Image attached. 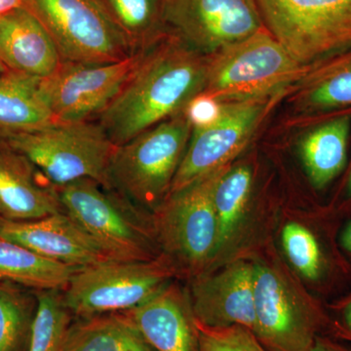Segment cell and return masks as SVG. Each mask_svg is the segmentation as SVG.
Here are the masks:
<instances>
[{
	"instance_id": "d6986e66",
	"label": "cell",
	"mask_w": 351,
	"mask_h": 351,
	"mask_svg": "<svg viewBox=\"0 0 351 351\" xmlns=\"http://www.w3.org/2000/svg\"><path fill=\"white\" fill-rule=\"evenodd\" d=\"M60 351H156L125 313L75 318Z\"/></svg>"
},
{
	"instance_id": "8992f818",
	"label": "cell",
	"mask_w": 351,
	"mask_h": 351,
	"mask_svg": "<svg viewBox=\"0 0 351 351\" xmlns=\"http://www.w3.org/2000/svg\"><path fill=\"white\" fill-rule=\"evenodd\" d=\"M55 186L92 179L108 188V169L117 145L96 120L55 122L34 130L0 135Z\"/></svg>"
},
{
	"instance_id": "83f0119b",
	"label": "cell",
	"mask_w": 351,
	"mask_h": 351,
	"mask_svg": "<svg viewBox=\"0 0 351 351\" xmlns=\"http://www.w3.org/2000/svg\"><path fill=\"white\" fill-rule=\"evenodd\" d=\"M38 308L27 351H60L69 325L75 319L63 298V291H34Z\"/></svg>"
},
{
	"instance_id": "e0dca14e",
	"label": "cell",
	"mask_w": 351,
	"mask_h": 351,
	"mask_svg": "<svg viewBox=\"0 0 351 351\" xmlns=\"http://www.w3.org/2000/svg\"><path fill=\"white\" fill-rule=\"evenodd\" d=\"M63 211L56 189L29 159L0 142L2 219L29 221Z\"/></svg>"
},
{
	"instance_id": "603a6c76",
	"label": "cell",
	"mask_w": 351,
	"mask_h": 351,
	"mask_svg": "<svg viewBox=\"0 0 351 351\" xmlns=\"http://www.w3.org/2000/svg\"><path fill=\"white\" fill-rule=\"evenodd\" d=\"M75 267L41 257L22 245L0 237V281L32 291H64Z\"/></svg>"
},
{
	"instance_id": "4fadbf2b",
	"label": "cell",
	"mask_w": 351,
	"mask_h": 351,
	"mask_svg": "<svg viewBox=\"0 0 351 351\" xmlns=\"http://www.w3.org/2000/svg\"><path fill=\"white\" fill-rule=\"evenodd\" d=\"M267 101L258 99L221 103L218 115L211 122L193 127L170 193L230 165L250 140L262 119Z\"/></svg>"
},
{
	"instance_id": "5bb4252c",
	"label": "cell",
	"mask_w": 351,
	"mask_h": 351,
	"mask_svg": "<svg viewBox=\"0 0 351 351\" xmlns=\"http://www.w3.org/2000/svg\"><path fill=\"white\" fill-rule=\"evenodd\" d=\"M196 320L203 326L239 325L254 332L255 267L239 261L219 272H203L191 278L189 289Z\"/></svg>"
},
{
	"instance_id": "6da1fadb",
	"label": "cell",
	"mask_w": 351,
	"mask_h": 351,
	"mask_svg": "<svg viewBox=\"0 0 351 351\" xmlns=\"http://www.w3.org/2000/svg\"><path fill=\"white\" fill-rule=\"evenodd\" d=\"M209 56L170 31L142 51L127 82L96 120L115 145L184 112L202 93Z\"/></svg>"
},
{
	"instance_id": "d4e9b609",
	"label": "cell",
	"mask_w": 351,
	"mask_h": 351,
	"mask_svg": "<svg viewBox=\"0 0 351 351\" xmlns=\"http://www.w3.org/2000/svg\"><path fill=\"white\" fill-rule=\"evenodd\" d=\"M252 181L250 168L237 166L226 171L215 188L213 201L219 228L218 256L228 250L237 237L250 198Z\"/></svg>"
},
{
	"instance_id": "2e32d148",
	"label": "cell",
	"mask_w": 351,
	"mask_h": 351,
	"mask_svg": "<svg viewBox=\"0 0 351 351\" xmlns=\"http://www.w3.org/2000/svg\"><path fill=\"white\" fill-rule=\"evenodd\" d=\"M125 313L154 350L199 351V331L189 289L174 280Z\"/></svg>"
},
{
	"instance_id": "3957f363",
	"label": "cell",
	"mask_w": 351,
	"mask_h": 351,
	"mask_svg": "<svg viewBox=\"0 0 351 351\" xmlns=\"http://www.w3.org/2000/svg\"><path fill=\"white\" fill-rule=\"evenodd\" d=\"M62 209L112 261L138 262L160 257L152 215L92 179L55 186Z\"/></svg>"
},
{
	"instance_id": "5b68a950",
	"label": "cell",
	"mask_w": 351,
	"mask_h": 351,
	"mask_svg": "<svg viewBox=\"0 0 351 351\" xmlns=\"http://www.w3.org/2000/svg\"><path fill=\"white\" fill-rule=\"evenodd\" d=\"M308 68L263 29L209 56L200 95L218 103L269 99L299 82Z\"/></svg>"
},
{
	"instance_id": "4316f807",
	"label": "cell",
	"mask_w": 351,
	"mask_h": 351,
	"mask_svg": "<svg viewBox=\"0 0 351 351\" xmlns=\"http://www.w3.org/2000/svg\"><path fill=\"white\" fill-rule=\"evenodd\" d=\"M282 244L289 261L304 279L317 284L330 282L335 269L332 256L309 228L287 223L282 230Z\"/></svg>"
},
{
	"instance_id": "cb8c5ba5",
	"label": "cell",
	"mask_w": 351,
	"mask_h": 351,
	"mask_svg": "<svg viewBox=\"0 0 351 351\" xmlns=\"http://www.w3.org/2000/svg\"><path fill=\"white\" fill-rule=\"evenodd\" d=\"M133 54L142 52L167 32L161 0H101Z\"/></svg>"
},
{
	"instance_id": "e575fe53",
	"label": "cell",
	"mask_w": 351,
	"mask_h": 351,
	"mask_svg": "<svg viewBox=\"0 0 351 351\" xmlns=\"http://www.w3.org/2000/svg\"><path fill=\"white\" fill-rule=\"evenodd\" d=\"M8 71V69L6 68L5 64L2 63L1 60H0V75H3V73H6Z\"/></svg>"
},
{
	"instance_id": "ffe728a7",
	"label": "cell",
	"mask_w": 351,
	"mask_h": 351,
	"mask_svg": "<svg viewBox=\"0 0 351 351\" xmlns=\"http://www.w3.org/2000/svg\"><path fill=\"white\" fill-rule=\"evenodd\" d=\"M295 84L298 103L304 110L351 107V48L311 64Z\"/></svg>"
},
{
	"instance_id": "9a60e30c",
	"label": "cell",
	"mask_w": 351,
	"mask_h": 351,
	"mask_svg": "<svg viewBox=\"0 0 351 351\" xmlns=\"http://www.w3.org/2000/svg\"><path fill=\"white\" fill-rule=\"evenodd\" d=\"M0 237L77 269L112 261L64 211L29 221L1 219Z\"/></svg>"
},
{
	"instance_id": "836d02e7",
	"label": "cell",
	"mask_w": 351,
	"mask_h": 351,
	"mask_svg": "<svg viewBox=\"0 0 351 351\" xmlns=\"http://www.w3.org/2000/svg\"><path fill=\"white\" fill-rule=\"evenodd\" d=\"M343 199L346 200V205L348 206H351V170L350 172L348 173V179H346L345 188H343Z\"/></svg>"
},
{
	"instance_id": "484cf974",
	"label": "cell",
	"mask_w": 351,
	"mask_h": 351,
	"mask_svg": "<svg viewBox=\"0 0 351 351\" xmlns=\"http://www.w3.org/2000/svg\"><path fill=\"white\" fill-rule=\"evenodd\" d=\"M38 308L36 292L0 281V351H27Z\"/></svg>"
},
{
	"instance_id": "ba28073f",
	"label": "cell",
	"mask_w": 351,
	"mask_h": 351,
	"mask_svg": "<svg viewBox=\"0 0 351 351\" xmlns=\"http://www.w3.org/2000/svg\"><path fill=\"white\" fill-rule=\"evenodd\" d=\"M263 27L302 66L351 48V0H256Z\"/></svg>"
},
{
	"instance_id": "7c38bea8",
	"label": "cell",
	"mask_w": 351,
	"mask_h": 351,
	"mask_svg": "<svg viewBox=\"0 0 351 351\" xmlns=\"http://www.w3.org/2000/svg\"><path fill=\"white\" fill-rule=\"evenodd\" d=\"M141 53L107 64L62 62L40 80L44 100L57 122L94 120L119 94L135 69Z\"/></svg>"
},
{
	"instance_id": "f1b7e54d",
	"label": "cell",
	"mask_w": 351,
	"mask_h": 351,
	"mask_svg": "<svg viewBox=\"0 0 351 351\" xmlns=\"http://www.w3.org/2000/svg\"><path fill=\"white\" fill-rule=\"evenodd\" d=\"M199 351H267L251 330L239 325L209 328L197 322Z\"/></svg>"
},
{
	"instance_id": "4dcf8cb0",
	"label": "cell",
	"mask_w": 351,
	"mask_h": 351,
	"mask_svg": "<svg viewBox=\"0 0 351 351\" xmlns=\"http://www.w3.org/2000/svg\"><path fill=\"white\" fill-rule=\"evenodd\" d=\"M311 351H351V343L324 334L317 337Z\"/></svg>"
},
{
	"instance_id": "277c9868",
	"label": "cell",
	"mask_w": 351,
	"mask_h": 351,
	"mask_svg": "<svg viewBox=\"0 0 351 351\" xmlns=\"http://www.w3.org/2000/svg\"><path fill=\"white\" fill-rule=\"evenodd\" d=\"M230 166L209 173L171 193L152 212V223L161 255L180 274L191 278L206 271L218 257L219 228L213 195Z\"/></svg>"
},
{
	"instance_id": "ac0fdd59",
	"label": "cell",
	"mask_w": 351,
	"mask_h": 351,
	"mask_svg": "<svg viewBox=\"0 0 351 351\" xmlns=\"http://www.w3.org/2000/svg\"><path fill=\"white\" fill-rule=\"evenodd\" d=\"M0 60L8 71L39 80L54 73L62 63L52 38L25 7L0 18Z\"/></svg>"
},
{
	"instance_id": "1f68e13d",
	"label": "cell",
	"mask_w": 351,
	"mask_h": 351,
	"mask_svg": "<svg viewBox=\"0 0 351 351\" xmlns=\"http://www.w3.org/2000/svg\"><path fill=\"white\" fill-rule=\"evenodd\" d=\"M339 241L341 251H343L351 261V219L346 223L343 230H341Z\"/></svg>"
},
{
	"instance_id": "7a4b0ae2",
	"label": "cell",
	"mask_w": 351,
	"mask_h": 351,
	"mask_svg": "<svg viewBox=\"0 0 351 351\" xmlns=\"http://www.w3.org/2000/svg\"><path fill=\"white\" fill-rule=\"evenodd\" d=\"M193 125L186 110L117 145L108 169V189L152 214L168 195Z\"/></svg>"
},
{
	"instance_id": "52a82bcc",
	"label": "cell",
	"mask_w": 351,
	"mask_h": 351,
	"mask_svg": "<svg viewBox=\"0 0 351 351\" xmlns=\"http://www.w3.org/2000/svg\"><path fill=\"white\" fill-rule=\"evenodd\" d=\"M179 276L161 255L151 261H108L75 270L63 291L75 318L125 313L144 304Z\"/></svg>"
},
{
	"instance_id": "44dd1931",
	"label": "cell",
	"mask_w": 351,
	"mask_h": 351,
	"mask_svg": "<svg viewBox=\"0 0 351 351\" xmlns=\"http://www.w3.org/2000/svg\"><path fill=\"white\" fill-rule=\"evenodd\" d=\"M40 80L10 71L0 75V135L57 122L41 93Z\"/></svg>"
},
{
	"instance_id": "9c48e42d",
	"label": "cell",
	"mask_w": 351,
	"mask_h": 351,
	"mask_svg": "<svg viewBox=\"0 0 351 351\" xmlns=\"http://www.w3.org/2000/svg\"><path fill=\"white\" fill-rule=\"evenodd\" d=\"M254 334L267 351H311L315 339L329 331V315L297 289L277 267L254 263Z\"/></svg>"
},
{
	"instance_id": "30bf717a",
	"label": "cell",
	"mask_w": 351,
	"mask_h": 351,
	"mask_svg": "<svg viewBox=\"0 0 351 351\" xmlns=\"http://www.w3.org/2000/svg\"><path fill=\"white\" fill-rule=\"evenodd\" d=\"M52 38L62 62L107 64L134 55L101 0H25Z\"/></svg>"
},
{
	"instance_id": "7402d4cb",
	"label": "cell",
	"mask_w": 351,
	"mask_h": 351,
	"mask_svg": "<svg viewBox=\"0 0 351 351\" xmlns=\"http://www.w3.org/2000/svg\"><path fill=\"white\" fill-rule=\"evenodd\" d=\"M350 117L330 120L309 132L300 145V154L314 188L323 189L346 167Z\"/></svg>"
},
{
	"instance_id": "8fae6325",
	"label": "cell",
	"mask_w": 351,
	"mask_h": 351,
	"mask_svg": "<svg viewBox=\"0 0 351 351\" xmlns=\"http://www.w3.org/2000/svg\"><path fill=\"white\" fill-rule=\"evenodd\" d=\"M168 31L211 56L263 27L256 0H161Z\"/></svg>"
},
{
	"instance_id": "d6a6232c",
	"label": "cell",
	"mask_w": 351,
	"mask_h": 351,
	"mask_svg": "<svg viewBox=\"0 0 351 351\" xmlns=\"http://www.w3.org/2000/svg\"><path fill=\"white\" fill-rule=\"evenodd\" d=\"M25 0H0V18L16 9L24 7Z\"/></svg>"
},
{
	"instance_id": "f546056e",
	"label": "cell",
	"mask_w": 351,
	"mask_h": 351,
	"mask_svg": "<svg viewBox=\"0 0 351 351\" xmlns=\"http://www.w3.org/2000/svg\"><path fill=\"white\" fill-rule=\"evenodd\" d=\"M328 334L351 343V295L332 307Z\"/></svg>"
},
{
	"instance_id": "d590c367",
	"label": "cell",
	"mask_w": 351,
	"mask_h": 351,
	"mask_svg": "<svg viewBox=\"0 0 351 351\" xmlns=\"http://www.w3.org/2000/svg\"><path fill=\"white\" fill-rule=\"evenodd\" d=\"M2 216H1V212H0V221H1Z\"/></svg>"
}]
</instances>
